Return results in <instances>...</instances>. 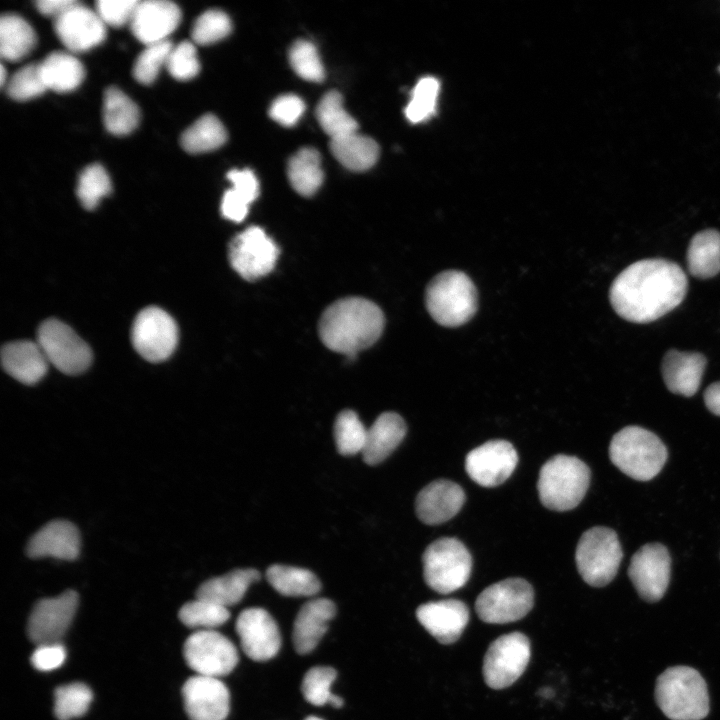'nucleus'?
I'll list each match as a JSON object with an SVG mask.
<instances>
[{
	"mask_svg": "<svg viewBox=\"0 0 720 720\" xmlns=\"http://www.w3.org/2000/svg\"><path fill=\"white\" fill-rule=\"evenodd\" d=\"M464 502L465 493L460 485L450 480L438 479L418 493L415 510L423 523L437 525L454 517Z\"/></svg>",
	"mask_w": 720,
	"mask_h": 720,
	"instance_id": "obj_23",
	"label": "nucleus"
},
{
	"mask_svg": "<svg viewBox=\"0 0 720 720\" xmlns=\"http://www.w3.org/2000/svg\"><path fill=\"white\" fill-rule=\"evenodd\" d=\"M539 693H540V696H542V697H544V698H547V697H549L550 695L553 694L552 691H551L550 689H548V688L542 689Z\"/></svg>",
	"mask_w": 720,
	"mask_h": 720,
	"instance_id": "obj_58",
	"label": "nucleus"
},
{
	"mask_svg": "<svg viewBox=\"0 0 720 720\" xmlns=\"http://www.w3.org/2000/svg\"><path fill=\"white\" fill-rule=\"evenodd\" d=\"M250 203L232 188L228 189L221 201L223 217L234 222H241L247 215Z\"/></svg>",
	"mask_w": 720,
	"mask_h": 720,
	"instance_id": "obj_54",
	"label": "nucleus"
},
{
	"mask_svg": "<svg viewBox=\"0 0 720 720\" xmlns=\"http://www.w3.org/2000/svg\"><path fill=\"white\" fill-rule=\"evenodd\" d=\"M530 642L521 632H511L495 639L483 661V676L493 689L512 685L525 671L530 660Z\"/></svg>",
	"mask_w": 720,
	"mask_h": 720,
	"instance_id": "obj_11",
	"label": "nucleus"
},
{
	"mask_svg": "<svg viewBox=\"0 0 720 720\" xmlns=\"http://www.w3.org/2000/svg\"><path fill=\"white\" fill-rule=\"evenodd\" d=\"M655 700L671 720H702L709 713L706 682L688 666L669 667L658 676Z\"/></svg>",
	"mask_w": 720,
	"mask_h": 720,
	"instance_id": "obj_3",
	"label": "nucleus"
},
{
	"mask_svg": "<svg viewBox=\"0 0 720 720\" xmlns=\"http://www.w3.org/2000/svg\"><path fill=\"white\" fill-rule=\"evenodd\" d=\"M169 73L178 80L194 78L200 69L194 44L183 41L173 47L166 62Z\"/></svg>",
	"mask_w": 720,
	"mask_h": 720,
	"instance_id": "obj_49",
	"label": "nucleus"
},
{
	"mask_svg": "<svg viewBox=\"0 0 720 720\" xmlns=\"http://www.w3.org/2000/svg\"><path fill=\"white\" fill-rule=\"evenodd\" d=\"M41 73L47 89L65 93L77 88L84 79L85 71L81 62L66 52H53L40 63Z\"/></svg>",
	"mask_w": 720,
	"mask_h": 720,
	"instance_id": "obj_32",
	"label": "nucleus"
},
{
	"mask_svg": "<svg viewBox=\"0 0 720 720\" xmlns=\"http://www.w3.org/2000/svg\"><path fill=\"white\" fill-rule=\"evenodd\" d=\"M686 274L675 262L644 259L625 268L613 281L609 298L615 312L633 323L655 321L685 298Z\"/></svg>",
	"mask_w": 720,
	"mask_h": 720,
	"instance_id": "obj_1",
	"label": "nucleus"
},
{
	"mask_svg": "<svg viewBox=\"0 0 720 720\" xmlns=\"http://www.w3.org/2000/svg\"><path fill=\"white\" fill-rule=\"evenodd\" d=\"M229 617L226 607L200 598L184 604L179 611L183 624L190 628H203L202 630H212L227 622Z\"/></svg>",
	"mask_w": 720,
	"mask_h": 720,
	"instance_id": "obj_41",
	"label": "nucleus"
},
{
	"mask_svg": "<svg viewBox=\"0 0 720 720\" xmlns=\"http://www.w3.org/2000/svg\"><path fill=\"white\" fill-rule=\"evenodd\" d=\"M278 255L275 242L258 226H250L237 234L228 247L231 267L248 281L270 273Z\"/></svg>",
	"mask_w": 720,
	"mask_h": 720,
	"instance_id": "obj_12",
	"label": "nucleus"
},
{
	"mask_svg": "<svg viewBox=\"0 0 720 720\" xmlns=\"http://www.w3.org/2000/svg\"><path fill=\"white\" fill-rule=\"evenodd\" d=\"M231 21L221 10H208L201 14L192 27L191 36L195 43L209 45L225 38L231 32Z\"/></svg>",
	"mask_w": 720,
	"mask_h": 720,
	"instance_id": "obj_48",
	"label": "nucleus"
},
{
	"mask_svg": "<svg viewBox=\"0 0 720 720\" xmlns=\"http://www.w3.org/2000/svg\"><path fill=\"white\" fill-rule=\"evenodd\" d=\"M37 343L47 360L65 374H79L91 364L89 346L65 323L57 319L44 321L37 333Z\"/></svg>",
	"mask_w": 720,
	"mask_h": 720,
	"instance_id": "obj_10",
	"label": "nucleus"
},
{
	"mask_svg": "<svg viewBox=\"0 0 720 720\" xmlns=\"http://www.w3.org/2000/svg\"><path fill=\"white\" fill-rule=\"evenodd\" d=\"M260 577L259 571L255 569H236L202 583L196 591V598L227 608L240 602L250 585Z\"/></svg>",
	"mask_w": 720,
	"mask_h": 720,
	"instance_id": "obj_29",
	"label": "nucleus"
},
{
	"mask_svg": "<svg viewBox=\"0 0 720 720\" xmlns=\"http://www.w3.org/2000/svg\"><path fill=\"white\" fill-rule=\"evenodd\" d=\"M335 613V604L327 598L310 600L300 608L292 633L297 653L308 654L317 646Z\"/></svg>",
	"mask_w": 720,
	"mask_h": 720,
	"instance_id": "obj_26",
	"label": "nucleus"
},
{
	"mask_svg": "<svg viewBox=\"0 0 720 720\" xmlns=\"http://www.w3.org/2000/svg\"><path fill=\"white\" fill-rule=\"evenodd\" d=\"M290 65L301 78L320 82L325 71L315 45L307 40L295 41L289 50Z\"/></svg>",
	"mask_w": 720,
	"mask_h": 720,
	"instance_id": "obj_45",
	"label": "nucleus"
},
{
	"mask_svg": "<svg viewBox=\"0 0 720 720\" xmlns=\"http://www.w3.org/2000/svg\"><path fill=\"white\" fill-rule=\"evenodd\" d=\"M77 606L78 595L72 590L39 600L28 619L30 640L37 645L58 643L70 626Z\"/></svg>",
	"mask_w": 720,
	"mask_h": 720,
	"instance_id": "obj_16",
	"label": "nucleus"
},
{
	"mask_svg": "<svg viewBox=\"0 0 720 720\" xmlns=\"http://www.w3.org/2000/svg\"><path fill=\"white\" fill-rule=\"evenodd\" d=\"M384 322L382 310L375 303L348 297L325 309L319 320V337L330 350L353 358L379 339Z\"/></svg>",
	"mask_w": 720,
	"mask_h": 720,
	"instance_id": "obj_2",
	"label": "nucleus"
},
{
	"mask_svg": "<svg viewBox=\"0 0 720 720\" xmlns=\"http://www.w3.org/2000/svg\"><path fill=\"white\" fill-rule=\"evenodd\" d=\"M534 591L522 578H508L484 589L477 597L479 618L492 624H505L523 618L532 609Z\"/></svg>",
	"mask_w": 720,
	"mask_h": 720,
	"instance_id": "obj_9",
	"label": "nucleus"
},
{
	"mask_svg": "<svg viewBox=\"0 0 720 720\" xmlns=\"http://www.w3.org/2000/svg\"><path fill=\"white\" fill-rule=\"evenodd\" d=\"M80 551V535L74 524L66 520H54L39 529L29 540L28 556L55 557L63 560L76 559Z\"/></svg>",
	"mask_w": 720,
	"mask_h": 720,
	"instance_id": "obj_24",
	"label": "nucleus"
},
{
	"mask_svg": "<svg viewBox=\"0 0 720 720\" xmlns=\"http://www.w3.org/2000/svg\"><path fill=\"white\" fill-rule=\"evenodd\" d=\"M706 363L707 360L701 353L669 350L661 365L666 387L674 394L693 396L701 384Z\"/></svg>",
	"mask_w": 720,
	"mask_h": 720,
	"instance_id": "obj_25",
	"label": "nucleus"
},
{
	"mask_svg": "<svg viewBox=\"0 0 720 720\" xmlns=\"http://www.w3.org/2000/svg\"><path fill=\"white\" fill-rule=\"evenodd\" d=\"M288 179L293 189L303 196H311L321 186L323 171L317 150L305 147L298 150L289 160Z\"/></svg>",
	"mask_w": 720,
	"mask_h": 720,
	"instance_id": "obj_35",
	"label": "nucleus"
},
{
	"mask_svg": "<svg viewBox=\"0 0 720 720\" xmlns=\"http://www.w3.org/2000/svg\"><path fill=\"white\" fill-rule=\"evenodd\" d=\"M184 658L197 675L222 677L229 674L238 663L234 644L214 630H199L184 643Z\"/></svg>",
	"mask_w": 720,
	"mask_h": 720,
	"instance_id": "obj_14",
	"label": "nucleus"
},
{
	"mask_svg": "<svg viewBox=\"0 0 720 720\" xmlns=\"http://www.w3.org/2000/svg\"><path fill=\"white\" fill-rule=\"evenodd\" d=\"M316 117L331 139L357 131L358 124L344 108L342 96L337 91L323 95L316 107Z\"/></svg>",
	"mask_w": 720,
	"mask_h": 720,
	"instance_id": "obj_38",
	"label": "nucleus"
},
{
	"mask_svg": "<svg viewBox=\"0 0 720 720\" xmlns=\"http://www.w3.org/2000/svg\"><path fill=\"white\" fill-rule=\"evenodd\" d=\"M181 11L167 0L139 1L130 27L133 35L145 45L168 40L167 37L179 25Z\"/></svg>",
	"mask_w": 720,
	"mask_h": 720,
	"instance_id": "obj_22",
	"label": "nucleus"
},
{
	"mask_svg": "<svg viewBox=\"0 0 720 720\" xmlns=\"http://www.w3.org/2000/svg\"><path fill=\"white\" fill-rule=\"evenodd\" d=\"M612 463L627 476L640 481L654 478L663 468L668 452L658 436L639 426L618 431L609 446Z\"/></svg>",
	"mask_w": 720,
	"mask_h": 720,
	"instance_id": "obj_4",
	"label": "nucleus"
},
{
	"mask_svg": "<svg viewBox=\"0 0 720 720\" xmlns=\"http://www.w3.org/2000/svg\"><path fill=\"white\" fill-rule=\"evenodd\" d=\"M336 670L327 666H316L307 671L302 681L304 698L315 706L330 704L334 708L343 706V699L331 692Z\"/></svg>",
	"mask_w": 720,
	"mask_h": 720,
	"instance_id": "obj_39",
	"label": "nucleus"
},
{
	"mask_svg": "<svg viewBox=\"0 0 720 720\" xmlns=\"http://www.w3.org/2000/svg\"><path fill=\"white\" fill-rule=\"evenodd\" d=\"M406 430V424L399 414L394 412L380 414L367 430L362 451L365 463L377 465L385 460L402 442Z\"/></svg>",
	"mask_w": 720,
	"mask_h": 720,
	"instance_id": "obj_28",
	"label": "nucleus"
},
{
	"mask_svg": "<svg viewBox=\"0 0 720 720\" xmlns=\"http://www.w3.org/2000/svg\"><path fill=\"white\" fill-rule=\"evenodd\" d=\"M135 350L150 362L169 358L178 342L174 319L158 307H147L136 316L131 329Z\"/></svg>",
	"mask_w": 720,
	"mask_h": 720,
	"instance_id": "obj_13",
	"label": "nucleus"
},
{
	"mask_svg": "<svg viewBox=\"0 0 720 720\" xmlns=\"http://www.w3.org/2000/svg\"><path fill=\"white\" fill-rule=\"evenodd\" d=\"M111 191V181L106 170L99 164L87 166L80 174L76 193L85 209H94Z\"/></svg>",
	"mask_w": 720,
	"mask_h": 720,
	"instance_id": "obj_43",
	"label": "nucleus"
},
{
	"mask_svg": "<svg viewBox=\"0 0 720 720\" xmlns=\"http://www.w3.org/2000/svg\"><path fill=\"white\" fill-rule=\"evenodd\" d=\"M305 104L294 94L277 97L270 106V117L283 126H293L302 116Z\"/></svg>",
	"mask_w": 720,
	"mask_h": 720,
	"instance_id": "obj_51",
	"label": "nucleus"
},
{
	"mask_svg": "<svg viewBox=\"0 0 720 720\" xmlns=\"http://www.w3.org/2000/svg\"><path fill=\"white\" fill-rule=\"evenodd\" d=\"M330 149L343 166L353 171L369 169L379 156L378 144L357 131L331 139Z\"/></svg>",
	"mask_w": 720,
	"mask_h": 720,
	"instance_id": "obj_30",
	"label": "nucleus"
},
{
	"mask_svg": "<svg viewBox=\"0 0 720 720\" xmlns=\"http://www.w3.org/2000/svg\"><path fill=\"white\" fill-rule=\"evenodd\" d=\"M5 78H6V71L3 65H1L0 70V84L3 86L5 84Z\"/></svg>",
	"mask_w": 720,
	"mask_h": 720,
	"instance_id": "obj_57",
	"label": "nucleus"
},
{
	"mask_svg": "<svg viewBox=\"0 0 720 720\" xmlns=\"http://www.w3.org/2000/svg\"><path fill=\"white\" fill-rule=\"evenodd\" d=\"M670 571L671 559L667 548L660 543H649L632 556L628 575L641 598L656 602L667 590Z\"/></svg>",
	"mask_w": 720,
	"mask_h": 720,
	"instance_id": "obj_15",
	"label": "nucleus"
},
{
	"mask_svg": "<svg viewBox=\"0 0 720 720\" xmlns=\"http://www.w3.org/2000/svg\"><path fill=\"white\" fill-rule=\"evenodd\" d=\"M47 90L40 63L28 64L17 70L7 84V93L14 100L26 101L40 96Z\"/></svg>",
	"mask_w": 720,
	"mask_h": 720,
	"instance_id": "obj_47",
	"label": "nucleus"
},
{
	"mask_svg": "<svg viewBox=\"0 0 720 720\" xmlns=\"http://www.w3.org/2000/svg\"><path fill=\"white\" fill-rule=\"evenodd\" d=\"M242 650L255 661L273 658L281 646V635L274 618L259 607L243 610L236 620Z\"/></svg>",
	"mask_w": 720,
	"mask_h": 720,
	"instance_id": "obj_18",
	"label": "nucleus"
},
{
	"mask_svg": "<svg viewBox=\"0 0 720 720\" xmlns=\"http://www.w3.org/2000/svg\"><path fill=\"white\" fill-rule=\"evenodd\" d=\"M367 438V429L352 410L338 414L334 424V439L338 452L349 456L362 453Z\"/></svg>",
	"mask_w": 720,
	"mask_h": 720,
	"instance_id": "obj_40",
	"label": "nucleus"
},
{
	"mask_svg": "<svg viewBox=\"0 0 720 720\" xmlns=\"http://www.w3.org/2000/svg\"><path fill=\"white\" fill-rule=\"evenodd\" d=\"M36 44V35L27 21L15 14H4L0 19V54L9 61H18L28 55Z\"/></svg>",
	"mask_w": 720,
	"mask_h": 720,
	"instance_id": "obj_33",
	"label": "nucleus"
},
{
	"mask_svg": "<svg viewBox=\"0 0 720 720\" xmlns=\"http://www.w3.org/2000/svg\"><path fill=\"white\" fill-rule=\"evenodd\" d=\"M54 28L62 44L73 52L97 46L106 34L105 24L96 11L79 2L54 19Z\"/></svg>",
	"mask_w": 720,
	"mask_h": 720,
	"instance_id": "obj_20",
	"label": "nucleus"
},
{
	"mask_svg": "<svg viewBox=\"0 0 720 720\" xmlns=\"http://www.w3.org/2000/svg\"><path fill=\"white\" fill-rule=\"evenodd\" d=\"M65 659V648L58 642L38 645L32 653L31 663L37 670L51 671L60 667Z\"/></svg>",
	"mask_w": 720,
	"mask_h": 720,
	"instance_id": "obj_52",
	"label": "nucleus"
},
{
	"mask_svg": "<svg viewBox=\"0 0 720 720\" xmlns=\"http://www.w3.org/2000/svg\"><path fill=\"white\" fill-rule=\"evenodd\" d=\"M78 1L76 0H38L36 1V8L40 13L46 16L57 18L74 6Z\"/></svg>",
	"mask_w": 720,
	"mask_h": 720,
	"instance_id": "obj_55",
	"label": "nucleus"
},
{
	"mask_svg": "<svg viewBox=\"0 0 720 720\" xmlns=\"http://www.w3.org/2000/svg\"><path fill=\"white\" fill-rule=\"evenodd\" d=\"M416 617L438 642L447 645L462 635L469 620V609L458 599H444L420 605Z\"/></svg>",
	"mask_w": 720,
	"mask_h": 720,
	"instance_id": "obj_21",
	"label": "nucleus"
},
{
	"mask_svg": "<svg viewBox=\"0 0 720 720\" xmlns=\"http://www.w3.org/2000/svg\"><path fill=\"white\" fill-rule=\"evenodd\" d=\"M227 139V132L220 120L206 114L197 119L182 134L180 143L188 153H203L222 146Z\"/></svg>",
	"mask_w": 720,
	"mask_h": 720,
	"instance_id": "obj_37",
	"label": "nucleus"
},
{
	"mask_svg": "<svg viewBox=\"0 0 720 720\" xmlns=\"http://www.w3.org/2000/svg\"><path fill=\"white\" fill-rule=\"evenodd\" d=\"M137 105L120 89L109 87L104 94L103 120L106 129L115 135H126L138 125Z\"/></svg>",
	"mask_w": 720,
	"mask_h": 720,
	"instance_id": "obj_36",
	"label": "nucleus"
},
{
	"mask_svg": "<svg viewBox=\"0 0 720 720\" xmlns=\"http://www.w3.org/2000/svg\"><path fill=\"white\" fill-rule=\"evenodd\" d=\"M139 0H99L95 11L106 25L120 27L131 22Z\"/></svg>",
	"mask_w": 720,
	"mask_h": 720,
	"instance_id": "obj_50",
	"label": "nucleus"
},
{
	"mask_svg": "<svg viewBox=\"0 0 720 720\" xmlns=\"http://www.w3.org/2000/svg\"><path fill=\"white\" fill-rule=\"evenodd\" d=\"M1 361L5 371L24 384L40 381L49 363L39 344L26 340L5 344L1 350Z\"/></svg>",
	"mask_w": 720,
	"mask_h": 720,
	"instance_id": "obj_27",
	"label": "nucleus"
},
{
	"mask_svg": "<svg viewBox=\"0 0 720 720\" xmlns=\"http://www.w3.org/2000/svg\"><path fill=\"white\" fill-rule=\"evenodd\" d=\"M518 462L514 446L505 440H491L471 450L465 459L469 477L483 487L505 482Z\"/></svg>",
	"mask_w": 720,
	"mask_h": 720,
	"instance_id": "obj_17",
	"label": "nucleus"
},
{
	"mask_svg": "<svg viewBox=\"0 0 720 720\" xmlns=\"http://www.w3.org/2000/svg\"><path fill=\"white\" fill-rule=\"evenodd\" d=\"M266 579L284 596H313L321 589V583L313 572L294 566L271 565L266 571Z\"/></svg>",
	"mask_w": 720,
	"mask_h": 720,
	"instance_id": "obj_34",
	"label": "nucleus"
},
{
	"mask_svg": "<svg viewBox=\"0 0 720 720\" xmlns=\"http://www.w3.org/2000/svg\"><path fill=\"white\" fill-rule=\"evenodd\" d=\"M304 720H323V719L316 717V716H309V717L305 718Z\"/></svg>",
	"mask_w": 720,
	"mask_h": 720,
	"instance_id": "obj_59",
	"label": "nucleus"
},
{
	"mask_svg": "<svg viewBox=\"0 0 720 720\" xmlns=\"http://www.w3.org/2000/svg\"><path fill=\"white\" fill-rule=\"evenodd\" d=\"M232 189L243 196L250 204L259 194V183L254 173L249 169H233L227 173Z\"/></svg>",
	"mask_w": 720,
	"mask_h": 720,
	"instance_id": "obj_53",
	"label": "nucleus"
},
{
	"mask_svg": "<svg viewBox=\"0 0 720 720\" xmlns=\"http://www.w3.org/2000/svg\"><path fill=\"white\" fill-rule=\"evenodd\" d=\"M690 274L699 279L712 278L720 272V233L714 229L698 232L687 250Z\"/></svg>",
	"mask_w": 720,
	"mask_h": 720,
	"instance_id": "obj_31",
	"label": "nucleus"
},
{
	"mask_svg": "<svg viewBox=\"0 0 720 720\" xmlns=\"http://www.w3.org/2000/svg\"><path fill=\"white\" fill-rule=\"evenodd\" d=\"M704 402L709 411L720 416V381L714 382L706 388Z\"/></svg>",
	"mask_w": 720,
	"mask_h": 720,
	"instance_id": "obj_56",
	"label": "nucleus"
},
{
	"mask_svg": "<svg viewBox=\"0 0 720 720\" xmlns=\"http://www.w3.org/2000/svg\"><path fill=\"white\" fill-rule=\"evenodd\" d=\"M423 575L427 585L442 594L463 587L468 581L472 558L458 539L444 537L432 542L423 553Z\"/></svg>",
	"mask_w": 720,
	"mask_h": 720,
	"instance_id": "obj_8",
	"label": "nucleus"
},
{
	"mask_svg": "<svg viewBox=\"0 0 720 720\" xmlns=\"http://www.w3.org/2000/svg\"><path fill=\"white\" fill-rule=\"evenodd\" d=\"M439 89V81L431 76L424 77L416 83L405 108V115L410 122H422L433 114Z\"/></svg>",
	"mask_w": 720,
	"mask_h": 720,
	"instance_id": "obj_44",
	"label": "nucleus"
},
{
	"mask_svg": "<svg viewBox=\"0 0 720 720\" xmlns=\"http://www.w3.org/2000/svg\"><path fill=\"white\" fill-rule=\"evenodd\" d=\"M590 476L589 467L580 459L553 456L540 469L537 488L541 503L555 511L575 508L586 494Z\"/></svg>",
	"mask_w": 720,
	"mask_h": 720,
	"instance_id": "obj_5",
	"label": "nucleus"
},
{
	"mask_svg": "<svg viewBox=\"0 0 720 720\" xmlns=\"http://www.w3.org/2000/svg\"><path fill=\"white\" fill-rule=\"evenodd\" d=\"M90 688L83 683H71L58 687L54 695V713L59 720L82 716L92 701Z\"/></svg>",
	"mask_w": 720,
	"mask_h": 720,
	"instance_id": "obj_42",
	"label": "nucleus"
},
{
	"mask_svg": "<svg viewBox=\"0 0 720 720\" xmlns=\"http://www.w3.org/2000/svg\"><path fill=\"white\" fill-rule=\"evenodd\" d=\"M173 48L169 40L146 45L133 65V76L141 84H151L157 77L162 66H166L168 56Z\"/></svg>",
	"mask_w": 720,
	"mask_h": 720,
	"instance_id": "obj_46",
	"label": "nucleus"
},
{
	"mask_svg": "<svg viewBox=\"0 0 720 720\" xmlns=\"http://www.w3.org/2000/svg\"><path fill=\"white\" fill-rule=\"evenodd\" d=\"M617 534L610 528L596 526L580 537L575 560L582 579L593 587H603L615 577L622 560Z\"/></svg>",
	"mask_w": 720,
	"mask_h": 720,
	"instance_id": "obj_7",
	"label": "nucleus"
},
{
	"mask_svg": "<svg viewBox=\"0 0 720 720\" xmlns=\"http://www.w3.org/2000/svg\"><path fill=\"white\" fill-rule=\"evenodd\" d=\"M182 696L190 720H224L229 713V691L218 678L190 677L183 685Z\"/></svg>",
	"mask_w": 720,
	"mask_h": 720,
	"instance_id": "obj_19",
	"label": "nucleus"
},
{
	"mask_svg": "<svg viewBox=\"0 0 720 720\" xmlns=\"http://www.w3.org/2000/svg\"><path fill=\"white\" fill-rule=\"evenodd\" d=\"M426 307L440 325L457 327L469 321L477 310V291L463 272L444 271L428 284Z\"/></svg>",
	"mask_w": 720,
	"mask_h": 720,
	"instance_id": "obj_6",
	"label": "nucleus"
}]
</instances>
